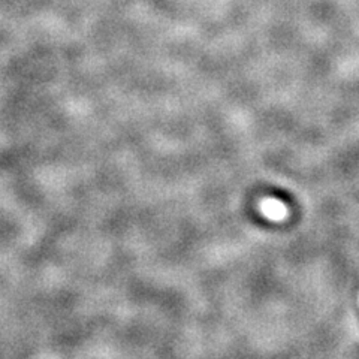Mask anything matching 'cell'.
Wrapping results in <instances>:
<instances>
[{
  "instance_id": "1",
  "label": "cell",
  "mask_w": 359,
  "mask_h": 359,
  "mask_svg": "<svg viewBox=\"0 0 359 359\" xmlns=\"http://www.w3.org/2000/svg\"><path fill=\"white\" fill-rule=\"evenodd\" d=\"M262 211L265 212L266 217L280 220V219H283L286 215V207L280 201L266 199L262 202Z\"/></svg>"
}]
</instances>
